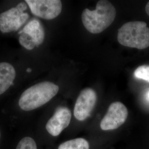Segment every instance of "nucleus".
Returning <instances> with one entry per match:
<instances>
[{
    "label": "nucleus",
    "instance_id": "nucleus-1",
    "mask_svg": "<svg viewBox=\"0 0 149 149\" xmlns=\"http://www.w3.org/2000/svg\"><path fill=\"white\" fill-rule=\"evenodd\" d=\"M116 16V10L111 2L100 0L96 5V9L91 11L84 10L81 16L82 21L86 29L92 34H98L109 27Z\"/></svg>",
    "mask_w": 149,
    "mask_h": 149
},
{
    "label": "nucleus",
    "instance_id": "nucleus-2",
    "mask_svg": "<svg viewBox=\"0 0 149 149\" xmlns=\"http://www.w3.org/2000/svg\"><path fill=\"white\" fill-rule=\"evenodd\" d=\"M59 90V86L51 82L38 83L23 92L18 102L19 106L24 111L37 109L50 101Z\"/></svg>",
    "mask_w": 149,
    "mask_h": 149
},
{
    "label": "nucleus",
    "instance_id": "nucleus-3",
    "mask_svg": "<svg viewBox=\"0 0 149 149\" xmlns=\"http://www.w3.org/2000/svg\"><path fill=\"white\" fill-rule=\"evenodd\" d=\"M117 38L124 47L144 49L149 47V28L144 22H129L118 29Z\"/></svg>",
    "mask_w": 149,
    "mask_h": 149
},
{
    "label": "nucleus",
    "instance_id": "nucleus-4",
    "mask_svg": "<svg viewBox=\"0 0 149 149\" xmlns=\"http://www.w3.org/2000/svg\"><path fill=\"white\" fill-rule=\"evenodd\" d=\"M26 2H21L15 7L0 14V31L3 33L17 31L26 23L29 15Z\"/></svg>",
    "mask_w": 149,
    "mask_h": 149
},
{
    "label": "nucleus",
    "instance_id": "nucleus-5",
    "mask_svg": "<svg viewBox=\"0 0 149 149\" xmlns=\"http://www.w3.org/2000/svg\"><path fill=\"white\" fill-rule=\"evenodd\" d=\"M25 2L34 15L47 20L55 18L62 11L60 0H26Z\"/></svg>",
    "mask_w": 149,
    "mask_h": 149
},
{
    "label": "nucleus",
    "instance_id": "nucleus-6",
    "mask_svg": "<svg viewBox=\"0 0 149 149\" xmlns=\"http://www.w3.org/2000/svg\"><path fill=\"white\" fill-rule=\"evenodd\" d=\"M128 116V109L124 104L120 102L112 103L101 120L100 127L102 130H111L117 129L125 123Z\"/></svg>",
    "mask_w": 149,
    "mask_h": 149
},
{
    "label": "nucleus",
    "instance_id": "nucleus-7",
    "mask_svg": "<svg viewBox=\"0 0 149 149\" xmlns=\"http://www.w3.org/2000/svg\"><path fill=\"white\" fill-rule=\"evenodd\" d=\"M97 97L96 92L86 88L81 92L74 105V117L79 121L85 120L91 115L95 106Z\"/></svg>",
    "mask_w": 149,
    "mask_h": 149
},
{
    "label": "nucleus",
    "instance_id": "nucleus-8",
    "mask_svg": "<svg viewBox=\"0 0 149 149\" xmlns=\"http://www.w3.org/2000/svg\"><path fill=\"white\" fill-rule=\"evenodd\" d=\"M71 113L69 108L60 107L57 108L53 116L46 124V129L48 133L54 136H58L71 122Z\"/></svg>",
    "mask_w": 149,
    "mask_h": 149
},
{
    "label": "nucleus",
    "instance_id": "nucleus-9",
    "mask_svg": "<svg viewBox=\"0 0 149 149\" xmlns=\"http://www.w3.org/2000/svg\"><path fill=\"white\" fill-rule=\"evenodd\" d=\"M19 33H25L31 38L36 47L43 43L45 38V32L42 23L37 19H33L24 27Z\"/></svg>",
    "mask_w": 149,
    "mask_h": 149
},
{
    "label": "nucleus",
    "instance_id": "nucleus-10",
    "mask_svg": "<svg viewBox=\"0 0 149 149\" xmlns=\"http://www.w3.org/2000/svg\"><path fill=\"white\" fill-rule=\"evenodd\" d=\"M16 75V70L11 64L0 63V95L5 93L13 84Z\"/></svg>",
    "mask_w": 149,
    "mask_h": 149
},
{
    "label": "nucleus",
    "instance_id": "nucleus-11",
    "mask_svg": "<svg viewBox=\"0 0 149 149\" xmlns=\"http://www.w3.org/2000/svg\"><path fill=\"white\" fill-rule=\"evenodd\" d=\"M88 142L83 138L70 140L60 144L58 149H89Z\"/></svg>",
    "mask_w": 149,
    "mask_h": 149
},
{
    "label": "nucleus",
    "instance_id": "nucleus-12",
    "mask_svg": "<svg viewBox=\"0 0 149 149\" xmlns=\"http://www.w3.org/2000/svg\"><path fill=\"white\" fill-rule=\"evenodd\" d=\"M134 76L137 78L149 82V65H144L139 66L134 72Z\"/></svg>",
    "mask_w": 149,
    "mask_h": 149
},
{
    "label": "nucleus",
    "instance_id": "nucleus-13",
    "mask_svg": "<svg viewBox=\"0 0 149 149\" xmlns=\"http://www.w3.org/2000/svg\"><path fill=\"white\" fill-rule=\"evenodd\" d=\"M20 35L19 38V42L22 47L27 50H31L36 47V45L32 38L25 33H19Z\"/></svg>",
    "mask_w": 149,
    "mask_h": 149
},
{
    "label": "nucleus",
    "instance_id": "nucleus-14",
    "mask_svg": "<svg viewBox=\"0 0 149 149\" xmlns=\"http://www.w3.org/2000/svg\"><path fill=\"white\" fill-rule=\"evenodd\" d=\"M16 149H37L35 141L30 137H25L21 140Z\"/></svg>",
    "mask_w": 149,
    "mask_h": 149
},
{
    "label": "nucleus",
    "instance_id": "nucleus-15",
    "mask_svg": "<svg viewBox=\"0 0 149 149\" xmlns=\"http://www.w3.org/2000/svg\"><path fill=\"white\" fill-rule=\"evenodd\" d=\"M145 11L146 13L148 15V16H149V1L148 2V3L146 4V7H145Z\"/></svg>",
    "mask_w": 149,
    "mask_h": 149
},
{
    "label": "nucleus",
    "instance_id": "nucleus-16",
    "mask_svg": "<svg viewBox=\"0 0 149 149\" xmlns=\"http://www.w3.org/2000/svg\"><path fill=\"white\" fill-rule=\"evenodd\" d=\"M32 70H31V69H27V71L28 72H31Z\"/></svg>",
    "mask_w": 149,
    "mask_h": 149
},
{
    "label": "nucleus",
    "instance_id": "nucleus-17",
    "mask_svg": "<svg viewBox=\"0 0 149 149\" xmlns=\"http://www.w3.org/2000/svg\"><path fill=\"white\" fill-rule=\"evenodd\" d=\"M148 100H149V92H148Z\"/></svg>",
    "mask_w": 149,
    "mask_h": 149
},
{
    "label": "nucleus",
    "instance_id": "nucleus-18",
    "mask_svg": "<svg viewBox=\"0 0 149 149\" xmlns=\"http://www.w3.org/2000/svg\"><path fill=\"white\" fill-rule=\"evenodd\" d=\"M0 136H1V134H0Z\"/></svg>",
    "mask_w": 149,
    "mask_h": 149
}]
</instances>
